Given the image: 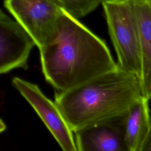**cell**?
<instances>
[{
  "mask_svg": "<svg viewBox=\"0 0 151 151\" xmlns=\"http://www.w3.org/2000/svg\"><path fill=\"white\" fill-rule=\"evenodd\" d=\"M142 96L137 77L118 65L71 89L56 92L54 101L75 132L123 119Z\"/></svg>",
  "mask_w": 151,
  "mask_h": 151,
  "instance_id": "obj_2",
  "label": "cell"
},
{
  "mask_svg": "<svg viewBox=\"0 0 151 151\" xmlns=\"http://www.w3.org/2000/svg\"><path fill=\"white\" fill-rule=\"evenodd\" d=\"M123 119L91 125L76 131L77 151H130L124 138Z\"/></svg>",
  "mask_w": 151,
  "mask_h": 151,
  "instance_id": "obj_7",
  "label": "cell"
},
{
  "mask_svg": "<svg viewBox=\"0 0 151 151\" xmlns=\"http://www.w3.org/2000/svg\"><path fill=\"white\" fill-rule=\"evenodd\" d=\"M117 65L139 81L142 59L137 25L130 0H104L101 4Z\"/></svg>",
  "mask_w": 151,
  "mask_h": 151,
  "instance_id": "obj_3",
  "label": "cell"
},
{
  "mask_svg": "<svg viewBox=\"0 0 151 151\" xmlns=\"http://www.w3.org/2000/svg\"><path fill=\"white\" fill-rule=\"evenodd\" d=\"M40 50L44 77L57 92L67 91L118 66L105 42L65 11Z\"/></svg>",
  "mask_w": 151,
  "mask_h": 151,
  "instance_id": "obj_1",
  "label": "cell"
},
{
  "mask_svg": "<svg viewBox=\"0 0 151 151\" xmlns=\"http://www.w3.org/2000/svg\"><path fill=\"white\" fill-rule=\"evenodd\" d=\"M35 42L28 32L5 13L0 12V73L28 68L30 52Z\"/></svg>",
  "mask_w": 151,
  "mask_h": 151,
  "instance_id": "obj_6",
  "label": "cell"
},
{
  "mask_svg": "<svg viewBox=\"0 0 151 151\" xmlns=\"http://www.w3.org/2000/svg\"><path fill=\"white\" fill-rule=\"evenodd\" d=\"M64 11L79 19L94 11L104 0H52Z\"/></svg>",
  "mask_w": 151,
  "mask_h": 151,
  "instance_id": "obj_10",
  "label": "cell"
},
{
  "mask_svg": "<svg viewBox=\"0 0 151 151\" xmlns=\"http://www.w3.org/2000/svg\"><path fill=\"white\" fill-rule=\"evenodd\" d=\"M4 4L39 49L55 31L64 11L52 0H4Z\"/></svg>",
  "mask_w": 151,
  "mask_h": 151,
  "instance_id": "obj_4",
  "label": "cell"
},
{
  "mask_svg": "<svg viewBox=\"0 0 151 151\" xmlns=\"http://www.w3.org/2000/svg\"><path fill=\"white\" fill-rule=\"evenodd\" d=\"M151 116L149 100L143 96L123 119L126 142L130 151H137L149 130Z\"/></svg>",
  "mask_w": 151,
  "mask_h": 151,
  "instance_id": "obj_9",
  "label": "cell"
},
{
  "mask_svg": "<svg viewBox=\"0 0 151 151\" xmlns=\"http://www.w3.org/2000/svg\"><path fill=\"white\" fill-rule=\"evenodd\" d=\"M134 14L141 53L142 96L151 100V0H130Z\"/></svg>",
  "mask_w": 151,
  "mask_h": 151,
  "instance_id": "obj_8",
  "label": "cell"
},
{
  "mask_svg": "<svg viewBox=\"0 0 151 151\" xmlns=\"http://www.w3.org/2000/svg\"><path fill=\"white\" fill-rule=\"evenodd\" d=\"M137 151H151V119L147 133Z\"/></svg>",
  "mask_w": 151,
  "mask_h": 151,
  "instance_id": "obj_11",
  "label": "cell"
},
{
  "mask_svg": "<svg viewBox=\"0 0 151 151\" xmlns=\"http://www.w3.org/2000/svg\"><path fill=\"white\" fill-rule=\"evenodd\" d=\"M12 84L34 109L62 150L77 151L73 131L55 102L48 99L34 83L15 77Z\"/></svg>",
  "mask_w": 151,
  "mask_h": 151,
  "instance_id": "obj_5",
  "label": "cell"
}]
</instances>
